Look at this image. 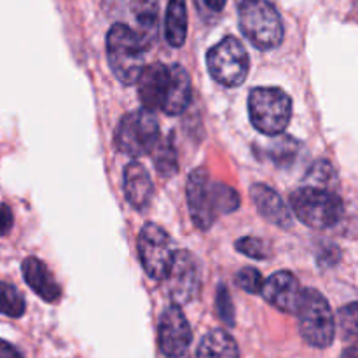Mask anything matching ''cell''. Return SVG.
Returning <instances> with one entry per match:
<instances>
[{
	"instance_id": "6da1fadb",
	"label": "cell",
	"mask_w": 358,
	"mask_h": 358,
	"mask_svg": "<svg viewBox=\"0 0 358 358\" xmlns=\"http://www.w3.org/2000/svg\"><path fill=\"white\" fill-rule=\"evenodd\" d=\"M240 194L227 184L213 180L205 168H198L189 175V213L199 229H210L220 215H227L240 208Z\"/></svg>"
},
{
	"instance_id": "7a4b0ae2",
	"label": "cell",
	"mask_w": 358,
	"mask_h": 358,
	"mask_svg": "<svg viewBox=\"0 0 358 358\" xmlns=\"http://www.w3.org/2000/svg\"><path fill=\"white\" fill-rule=\"evenodd\" d=\"M143 38L122 23H115L107 34V58L112 72L124 86L138 83L145 69Z\"/></svg>"
},
{
	"instance_id": "3957f363",
	"label": "cell",
	"mask_w": 358,
	"mask_h": 358,
	"mask_svg": "<svg viewBox=\"0 0 358 358\" xmlns=\"http://www.w3.org/2000/svg\"><path fill=\"white\" fill-rule=\"evenodd\" d=\"M299 332L304 341L313 348H329L336 336V320L331 304L315 289L303 290L297 306Z\"/></svg>"
},
{
	"instance_id": "277c9868",
	"label": "cell",
	"mask_w": 358,
	"mask_h": 358,
	"mask_svg": "<svg viewBox=\"0 0 358 358\" xmlns=\"http://www.w3.org/2000/svg\"><path fill=\"white\" fill-rule=\"evenodd\" d=\"M250 121L262 135L276 136L289 126L292 100L280 87H254L248 96Z\"/></svg>"
},
{
	"instance_id": "5b68a950",
	"label": "cell",
	"mask_w": 358,
	"mask_h": 358,
	"mask_svg": "<svg viewBox=\"0 0 358 358\" xmlns=\"http://www.w3.org/2000/svg\"><path fill=\"white\" fill-rule=\"evenodd\" d=\"M240 28L257 49H273L283 41V21L268 0H243L240 3Z\"/></svg>"
},
{
	"instance_id": "8992f818",
	"label": "cell",
	"mask_w": 358,
	"mask_h": 358,
	"mask_svg": "<svg viewBox=\"0 0 358 358\" xmlns=\"http://www.w3.org/2000/svg\"><path fill=\"white\" fill-rule=\"evenodd\" d=\"M290 205L297 219L313 229H327L339 222L343 201L338 194L322 187L306 185L290 194Z\"/></svg>"
},
{
	"instance_id": "52a82bcc",
	"label": "cell",
	"mask_w": 358,
	"mask_h": 358,
	"mask_svg": "<svg viewBox=\"0 0 358 358\" xmlns=\"http://www.w3.org/2000/svg\"><path fill=\"white\" fill-rule=\"evenodd\" d=\"M157 142L159 122L154 112L147 108H138L126 114L115 129V147L126 156H145L156 149Z\"/></svg>"
},
{
	"instance_id": "ba28073f",
	"label": "cell",
	"mask_w": 358,
	"mask_h": 358,
	"mask_svg": "<svg viewBox=\"0 0 358 358\" xmlns=\"http://www.w3.org/2000/svg\"><path fill=\"white\" fill-rule=\"evenodd\" d=\"M206 65L217 83L226 87H236L247 79L250 59L245 45L236 37H226L210 49Z\"/></svg>"
},
{
	"instance_id": "9c48e42d",
	"label": "cell",
	"mask_w": 358,
	"mask_h": 358,
	"mask_svg": "<svg viewBox=\"0 0 358 358\" xmlns=\"http://www.w3.org/2000/svg\"><path fill=\"white\" fill-rule=\"evenodd\" d=\"M136 247L147 275L154 280H166L175 259L173 243L166 231L157 224H145L138 234Z\"/></svg>"
},
{
	"instance_id": "30bf717a",
	"label": "cell",
	"mask_w": 358,
	"mask_h": 358,
	"mask_svg": "<svg viewBox=\"0 0 358 358\" xmlns=\"http://www.w3.org/2000/svg\"><path fill=\"white\" fill-rule=\"evenodd\" d=\"M201 285V273L194 255L187 250L175 252L173 264L166 276L168 294L178 306L187 304L198 296Z\"/></svg>"
},
{
	"instance_id": "8fae6325",
	"label": "cell",
	"mask_w": 358,
	"mask_h": 358,
	"mask_svg": "<svg viewBox=\"0 0 358 358\" xmlns=\"http://www.w3.org/2000/svg\"><path fill=\"white\" fill-rule=\"evenodd\" d=\"M192 332L184 311L178 304H171L163 311L157 327V343L161 352L170 358H178L191 346Z\"/></svg>"
},
{
	"instance_id": "7c38bea8",
	"label": "cell",
	"mask_w": 358,
	"mask_h": 358,
	"mask_svg": "<svg viewBox=\"0 0 358 358\" xmlns=\"http://www.w3.org/2000/svg\"><path fill=\"white\" fill-rule=\"evenodd\" d=\"M171 80H173L171 65L154 63V65L145 66L138 79V96L142 107L150 112H163L168 94H170Z\"/></svg>"
},
{
	"instance_id": "4fadbf2b",
	"label": "cell",
	"mask_w": 358,
	"mask_h": 358,
	"mask_svg": "<svg viewBox=\"0 0 358 358\" xmlns=\"http://www.w3.org/2000/svg\"><path fill=\"white\" fill-rule=\"evenodd\" d=\"M261 294L276 310L283 311V313H296L301 296H303V289L294 273L278 271L266 280Z\"/></svg>"
},
{
	"instance_id": "5bb4252c",
	"label": "cell",
	"mask_w": 358,
	"mask_h": 358,
	"mask_svg": "<svg viewBox=\"0 0 358 358\" xmlns=\"http://www.w3.org/2000/svg\"><path fill=\"white\" fill-rule=\"evenodd\" d=\"M250 196L259 215L264 217L269 224L282 227V229L292 227V212L275 189L264 184H254L250 187Z\"/></svg>"
},
{
	"instance_id": "9a60e30c",
	"label": "cell",
	"mask_w": 358,
	"mask_h": 358,
	"mask_svg": "<svg viewBox=\"0 0 358 358\" xmlns=\"http://www.w3.org/2000/svg\"><path fill=\"white\" fill-rule=\"evenodd\" d=\"M122 177H124L122 187H124V196L129 205L135 210H145L152 199L154 192L149 171L138 161H133L124 168Z\"/></svg>"
},
{
	"instance_id": "2e32d148",
	"label": "cell",
	"mask_w": 358,
	"mask_h": 358,
	"mask_svg": "<svg viewBox=\"0 0 358 358\" xmlns=\"http://www.w3.org/2000/svg\"><path fill=\"white\" fill-rule=\"evenodd\" d=\"M21 271H23V278L27 285L45 303H56L62 297V289H59L58 282L48 269V266L38 261L37 257L24 259Z\"/></svg>"
},
{
	"instance_id": "e0dca14e",
	"label": "cell",
	"mask_w": 358,
	"mask_h": 358,
	"mask_svg": "<svg viewBox=\"0 0 358 358\" xmlns=\"http://www.w3.org/2000/svg\"><path fill=\"white\" fill-rule=\"evenodd\" d=\"M171 69H173V80H171L170 94H168L163 112L168 115H178L187 108L189 101H191L192 86L191 77L184 66L171 65Z\"/></svg>"
},
{
	"instance_id": "ac0fdd59",
	"label": "cell",
	"mask_w": 358,
	"mask_h": 358,
	"mask_svg": "<svg viewBox=\"0 0 358 358\" xmlns=\"http://www.w3.org/2000/svg\"><path fill=\"white\" fill-rule=\"evenodd\" d=\"M164 37L171 48H182L187 37V3L185 0H170L164 17Z\"/></svg>"
},
{
	"instance_id": "d6986e66",
	"label": "cell",
	"mask_w": 358,
	"mask_h": 358,
	"mask_svg": "<svg viewBox=\"0 0 358 358\" xmlns=\"http://www.w3.org/2000/svg\"><path fill=\"white\" fill-rule=\"evenodd\" d=\"M198 358H240L238 345L227 332H208L198 346Z\"/></svg>"
},
{
	"instance_id": "ffe728a7",
	"label": "cell",
	"mask_w": 358,
	"mask_h": 358,
	"mask_svg": "<svg viewBox=\"0 0 358 358\" xmlns=\"http://www.w3.org/2000/svg\"><path fill=\"white\" fill-rule=\"evenodd\" d=\"M299 152L301 143L296 138L287 135H276L273 138V142L268 145V149H266V154H268L269 159L280 168L292 166L296 163Z\"/></svg>"
},
{
	"instance_id": "44dd1931",
	"label": "cell",
	"mask_w": 358,
	"mask_h": 358,
	"mask_svg": "<svg viewBox=\"0 0 358 358\" xmlns=\"http://www.w3.org/2000/svg\"><path fill=\"white\" fill-rule=\"evenodd\" d=\"M131 14L136 23L145 31H156L157 16H159V0H131Z\"/></svg>"
},
{
	"instance_id": "7402d4cb",
	"label": "cell",
	"mask_w": 358,
	"mask_h": 358,
	"mask_svg": "<svg viewBox=\"0 0 358 358\" xmlns=\"http://www.w3.org/2000/svg\"><path fill=\"white\" fill-rule=\"evenodd\" d=\"M24 313V299L14 285L0 282V315L20 318Z\"/></svg>"
},
{
	"instance_id": "603a6c76",
	"label": "cell",
	"mask_w": 358,
	"mask_h": 358,
	"mask_svg": "<svg viewBox=\"0 0 358 358\" xmlns=\"http://www.w3.org/2000/svg\"><path fill=\"white\" fill-rule=\"evenodd\" d=\"M154 152V163H156L157 173L163 175V177H171L177 171V152H175V147L171 143V140H163V142H157Z\"/></svg>"
},
{
	"instance_id": "cb8c5ba5",
	"label": "cell",
	"mask_w": 358,
	"mask_h": 358,
	"mask_svg": "<svg viewBox=\"0 0 358 358\" xmlns=\"http://www.w3.org/2000/svg\"><path fill=\"white\" fill-rule=\"evenodd\" d=\"M338 325L341 338L346 343H358V301L343 306L338 313Z\"/></svg>"
},
{
	"instance_id": "d4e9b609",
	"label": "cell",
	"mask_w": 358,
	"mask_h": 358,
	"mask_svg": "<svg viewBox=\"0 0 358 358\" xmlns=\"http://www.w3.org/2000/svg\"><path fill=\"white\" fill-rule=\"evenodd\" d=\"M236 250L240 254L247 255L250 259H257V261H262V259H268L271 255L269 252V245L266 243L264 240L255 236H243L234 243Z\"/></svg>"
},
{
	"instance_id": "484cf974",
	"label": "cell",
	"mask_w": 358,
	"mask_h": 358,
	"mask_svg": "<svg viewBox=\"0 0 358 358\" xmlns=\"http://www.w3.org/2000/svg\"><path fill=\"white\" fill-rule=\"evenodd\" d=\"M334 178H336V171L329 161H318V163H315L306 175L308 185H311V187H322V189L331 185L332 182H334Z\"/></svg>"
},
{
	"instance_id": "4316f807",
	"label": "cell",
	"mask_w": 358,
	"mask_h": 358,
	"mask_svg": "<svg viewBox=\"0 0 358 358\" xmlns=\"http://www.w3.org/2000/svg\"><path fill=\"white\" fill-rule=\"evenodd\" d=\"M236 283L240 289H243L248 294H261L262 287H264V278H262L261 273L255 268H243L241 271H238L236 275Z\"/></svg>"
},
{
	"instance_id": "83f0119b",
	"label": "cell",
	"mask_w": 358,
	"mask_h": 358,
	"mask_svg": "<svg viewBox=\"0 0 358 358\" xmlns=\"http://www.w3.org/2000/svg\"><path fill=\"white\" fill-rule=\"evenodd\" d=\"M215 308L217 315H219L220 320L226 325L233 327L234 325V306L233 299L229 296V290H227L226 285H219V290H217V299H215Z\"/></svg>"
},
{
	"instance_id": "f1b7e54d",
	"label": "cell",
	"mask_w": 358,
	"mask_h": 358,
	"mask_svg": "<svg viewBox=\"0 0 358 358\" xmlns=\"http://www.w3.org/2000/svg\"><path fill=\"white\" fill-rule=\"evenodd\" d=\"M341 254H339V248L336 245H324L320 250L317 252V261L318 266H334L339 261Z\"/></svg>"
},
{
	"instance_id": "f546056e",
	"label": "cell",
	"mask_w": 358,
	"mask_h": 358,
	"mask_svg": "<svg viewBox=\"0 0 358 358\" xmlns=\"http://www.w3.org/2000/svg\"><path fill=\"white\" fill-rule=\"evenodd\" d=\"M14 217L9 206L6 203H0V236H6L13 229Z\"/></svg>"
},
{
	"instance_id": "4dcf8cb0",
	"label": "cell",
	"mask_w": 358,
	"mask_h": 358,
	"mask_svg": "<svg viewBox=\"0 0 358 358\" xmlns=\"http://www.w3.org/2000/svg\"><path fill=\"white\" fill-rule=\"evenodd\" d=\"M0 358H23V355L10 343L0 339Z\"/></svg>"
},
{
	"instance_id": "1f68e13d",
	"label": "cell",
	"mask_w": 358,
	"mask_h": 358,
	"mask_svg": "<svg viewBox=\"0 0 358 358\" xmlns=\"http://www.w3.org/2000/svg\"><path fill=\"white\" fill-rule=\"evenodd\" d=\"M203 2H205L212 10H222L227 0H203Z\"/></svg>"
},
{
	"instance_id": "d6a6232c",
	"label": "cell",
	"mask_w": 358,
	"mask_h": 358,
	"mask_svg": "<svg viewBox=\"0 0 358 358\" xmlns=\"http://www.w3.org/2000/svg\"><path fill=\"white\" fill-rule=\"evenodd\" d=\"M341 358H358V350L357 348H350L343 353Z\"/></svg>"
}]
</instances>
